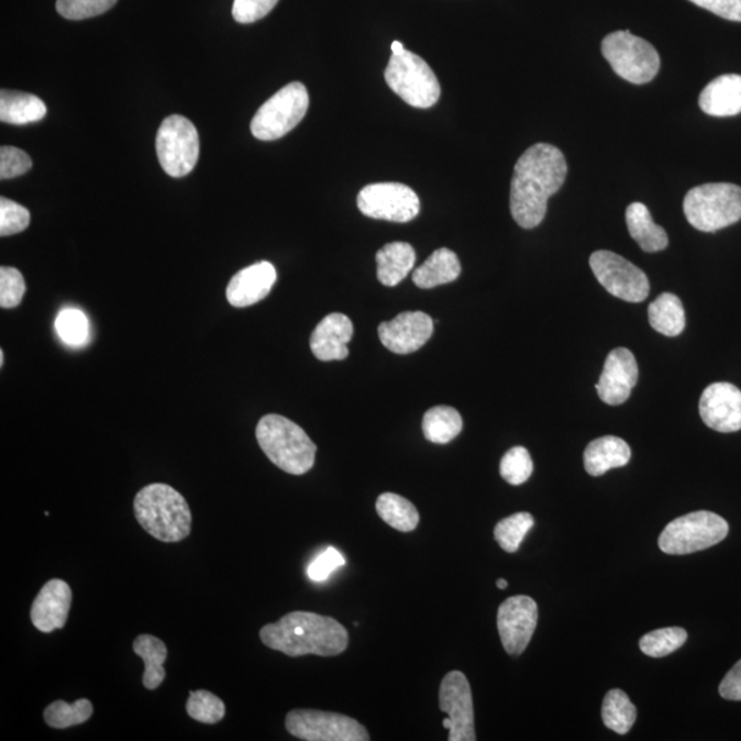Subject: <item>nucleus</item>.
Listing matches in <instances>:
<instances>
[{"mask_svg": "<svg viewBox=\"0 0 741 741\" xmlns=\"http://www.w3.org/2000/svg\"><path fill=\"white\" fill-rule=\"evenodd\" d=\"M157 156L163 169L173 178H184L196 167L199 136L196 126L184 115H169L157 132Z\"/></svg>", "mask_w": 741, "mask_h": 741, "instance_id": "obj_10", "label": "nucleus"}, {"mask_svg": "<svg viewBox=\"0 0 741 741\" xmlns=\"http://www.w3.org/2000/svg\"><path fill=\"white\" fill-rule=\"evenodd\" d=\"M287 732L306 741H368L367 729L353 718L320 710H292L286 717Z\"/></svg>", "mask_w": 741, "mask_h": 741, "instance_id": "obj_11", "label": "nucleus"}, {"mask_svg": "<svg viewBox=\"0 0 741 741\" xmlns=\"http://www.w3.org/2000/svg\"><path fill=\"white\" fill-rule=\"evenodd\" d=\"M187 715L198 722L218 723L225 716L224 701L209 690H193L186 705Z\"/></svg>", "mask_w": 741, "mask_h": 741, "instance_id": "obj_36", "label": "nucleus"}, {"mask_svg": "<svg viewBox=\"0 0 741 741\" xmlns=\"http://www.w3.org/2000/svg\"><path fill=\"white\" fill-rule=\"evenodd\" d=\"M632 457L628 442L618 436L606 435L591 441L584 453V466L591 477H600L608 469L627 466Z\"/></svg>", "mask_w": 741, "mask_h": 741, "instance_id": "obj_23", "label": "nucleus"}, {"mask_svg": "<svg viewBox=\"0 0 741 741\" xmlns=\"http://www.w3.org/2000/svg\"><path fill=\"white\" fill-rule=\"evenodd\" d=\"M352 336V320L344 313H330L313 330L311 351L320 362L345 361Z\"/></svg>", "mask_w": 741, "mask_h": 741, "instance_id": "obj_21", "label": "nucleus"}, {"mask_svg": "<svg viewBox=\"0 0 741 741\" xmlns=\"http://www.w3.org/2000/svg\"><path fill=\"white\" fill-rule=\"evenodd\" d=\"M407 49L403 47V44L400 42H392L391 44V55H402L406 54Z\"/></svg>", "mask_w": 741, "mask_h": 741, "instance_id": "obj_47", "label": "nucleus"}, {"mask_svg": "<svg viewBox=\"0 0 741 741\" xmlns=\"http://www.w3.org/2000/svg\"><path fill=\"white\" fill-rule=\"evenodd\" d=\"M508 583L506 579H499L497 580V588L499 589H507Z\"/></svg>", "mask_w": 741, "mask_h": 741, "instance_id": "obj_48", "label": "nucleus"}, {"mask_svg": "<svg viewBox=\"0 0 741 741\" xmlns=\"http://www.w3.org/2000/svg\"><path fill=\"white\" fill-rule=\"evenodd\" d=\"M688 639L687 630L683 628H663L643 635L640 640V650L651 657H663L682 649Z\"/></svg>", "mask_w": 741, "mask_h": 741, "instance_id": "obj_35", "label": "nucleus"}, {"mask_svg": "<svg viewBox=\"0 0 741 741\" xmlns=\"http://www.w3.org/2000/svg\"><path fill=\"white\" fill-rule=\"evenodd\" d=\"M118 0H57V11L66 20H87L107 13Z\"/></svg>", "mask_w": 741, "mask_h": 741, "instance_id": "obj_39", "label": "nucleus"}, {"mask_svg": "<svg viewBox=\"0 0 741 741\" xmlns=\"http://www.w3.org/2000/svg\"><path fill=\"white\" fill-rule=\"evenodd\" d=\"M699 107L715 118L741 113V76L723 75L707 85L700 93Z\"/></svg>", "mask_w": 741, "mask_h": 741, "instance_id": "obj_22", "label": "nucleus"}, {"mask_svg": "<svg viewBox=\"0 0 741 741\" xmlns=\"http://www.w3.org/2000/svg\"><path fill=\"white\" fill-rule=\"evenodd\" d=\"M601 54L619 77L633 85L654 80L661 69L656 48L629 31L612 32L602 38Z\"/></svg>", "mask_w": 741, "mask_h": 741, "instance_id": "obj_6", "label": "nucleus"}, {"mask_svg": "<svg viewBox=\"0 0 741 741\" xmlns=\"http://www.w3.org/2000/svg\"><path fill=\"white\" fill-rule=\"evenodd\" d=\"M638 380L639 366L633 353L627 347H617L606 358L596 390L602 402L621 406L629 400Z\"/></svg>", "mask_w": 741, "mask_h": 741, "instance_id": "obj_18", "label": "nucleus"}, {"mask_svg": "<svg viewBox=\"0 0 741 741\" xmlns=\"http://www.w3.org/2000/svg\"><path fill=\"white\" fill-rule=\"evenodd\" d=\"M134 652L145 662L143 685L148 690L157 689L165 679L164 663L168 657L167 645L152 634H141L134 641Z\"/></svg>", "mask_w": 741, "mask_h": 741, "instance_id": "obj_28", "label": "nucleus"}, {"mask_svg": "<svg viewBox=\"0 0 741 741\" xmlns=\"http://www.w3.org/2000/svg\"><path fill=\"white\" fill-rule=\"evenodd\" d=\"M278 2L279 0H234L232 16L240 24H253L268 15Z\"/></svg>", "mask_w": 741, "mask_h": 741, "instance_id": "obj_43", "label": "nucleus"}, {"mask_svg": "<svg viewBox=\"0 0 741 741\" xmlns=\"http://www.w3.org/2000/svg\"><path fill=\"white\" fill-rule=\"evenodd\" d=\"M25 291V279L19 269L0 268V307L4 309L19 307Z\"/></svg>", "mask_w": 741, "mask_h": 741, "instance_id": "obj_41", "label": "nucleus"}, {"mask_svg": "<svg viewBox=\"0 0 741 741\" xmlns=\"http://www.w3.org/2000/svg\"><path fill=\"white\" fill-rule=\"evenodd\" d=\"M422 428L425 440L445 445L462 433L463 419L455 408L439 406L424 413Z\"/></svg>", "mask_w": 741, "mask_h": 741, "instance_id": "obj_30", "label": "nucleus"}, {"mask_svg": "<svg viewBox=\"0 0 741 741\" xmlns=\"http://www.w3.org/2000/svg\"><path fill=\"white\" fill-rule=\"evenodd\" d=\"M309 93L302 82H290L270 97L257 110L251 124L252 134L259 141L280 140L306 118Z\"/></svg>", "mask_w": 741, "mask_h": 741, "instance_id": "obj_9", "label": "nucleus"}, {"mask_svg": "<svg viewBox=\"0 0 741 741\" xmlns=\"http://www.w3.org/2000/svg\"><path fill=\"white\" fill-rule=\"evenodd\" d=\"M534 464L527 447H511L501 458V477L510 485H522L532 477Z\"/></svg>", "mask_w": 741, "mask_h": 741, "instance_id": "obj_38", "label": "nucleus"}, {"mask_svg": "<svg viewBox=\"0 0 741 741\" xmlns=\"http://www.w3.org/2000/svg\"><path fill=\"white\" fill-rule=\"evenodd\" d=\"M414 262H417V254L409 243H387L376 253V265H378L376 274H378L380 284L387 287L401 284L413 269Z\"/></svg>", "mask_w": 741, "mask_h": 741, "instance_id": "obj_24", "label": "nucleus"}, {"mask_svg": "<svg viewBox=\"0 0 741 741\" xmlns=\"http://www.w3.org/2000/svg\"><path fill=\"white\" fill-rule=\"evenodd\" d=\"M47 107L32 93L2 90L0 92V120L5 124L26 125L46 118Z\"/></svg>", "mask_w": 741, "mask_h": 741, "instance_id": "obj_27", "label": "nucleus"}, {"mask_svg": "<svg viewBox=\"0 0 741 741\" xmlns=\"http://www.w3.org/2000/svg\"><path fill=\"white\" fill-rule=\"evenodd\" d=\"M567 176L564 154L549 143L529 147L518 159L511 181L510 209L522 229L543 223L549 199L561 190Z\"/></svg>", "mask_w": 741, "mask_h": 741, "instance_id": "obj_1", "label": "nucleus"}, {"mask_svg": "<svg viewBox=\"0 0 741 741\" xmlns=\"http://www.w3.org/2000/svg\"><path fill=\"white\" fill-rule=\"evenodd\" d=\"M278 274L273 264L259 262L232 276L226 286V300L235 308L252 307L273 290Z\"/></svg>", "mask_w": 741, "mask_h": 741, "instance_id": "obj_20", "label": "nucleus"}, {"mask_svg": "<svg viewBox=\"0 0 741 741\" xmlns=\"http://www.w3.org/2000/svg\"><path fill=\"white\" fill-rule=\"evenodd\" d=\"M136 521L154 539L179 543L191 533L192 516L185 497L167 484H152L137 491Z\"/></svg>", "mask_w": 741, "mask_h": 741, "instance_id": "obj_3", "label": "nucleus"}, {"mask_svg": "<svg viewBox=\"0 0 741 741\" xmlns=\"http://www.w3.org/2000/svg\"><path fill=\"white\" fill-rule=\"evenodd\" d=\"M60 340L70 346L85 345L90 336V324L79 309H64L55 322Z\"/></svg>", "mask_w": 741, "mask_h": 741, "instance_id": "obj_37", "label": "nucleus"}, {"mask_svg": "<svg viewBox=\"0 0 741 741\" xmlns=\"http://www.w3.org/2000/svg\"><path fill=\"white\" fill-rule=\"evenodd\" d=\"M31 223V213L20 203L8 198H0V235L20 234Z\"/></svg>", "mask_w": 741, "mask_h": 741, "instance_id": "obj_40", "label": "nucleus"}, {"mask_svg": "<svg viewBox=\"0 0 741 741\" xmlns=\"http://www.w3.org/2000/svg\"><path fill=\"white\" fill-rule=\"evenodd\" d=\"M385 80L409 107L429 109L439 102L441 86L430 66L419 55H391Z\"/></svg>", "mask_w": 741, "mask_h": 741, "instance_id": "obj_8", "label": "nucleus"}, {"mask_svg": "<svg viewBox=\"0 0 741 741\" xmlns=\"http://www.w3.org/2000/svg\"><path fill=\"white\" fill-rule=\"evenodd\" d=\"M32 159L21 148L3 146L0 148V178L9 180L30 173Z\"/></svg>", "mask_w": 741, "mask_h": 741, "instance_id": "obj_42", "label": "nucleus"}, {"mask_svg": "<svg viewBox=\"0 0 741 741\" xmlns=\"http://www.w3.org/2000/svg\"><path fill=\"white\" fill-rule=\"evenodd\" d=\"M256 436L265 455L285 473L302 475L313 467L318 447L290 419L276 413L265 414L259 419Z\"/></svg>", "mask_w": 741, "mask_h": 741, "instance_id": "obj_4", "label": "nucleus"}, {"mask_svg": "<svg viewBox=\"0 0 741 741\" xmlns=\"http://www.w3.org/2000/svg\"><path fill=\"white\" fill-rule=\"evenodd\" d=\"M440 709L450 718V741H475L472 687L462 672L453 671L442 679Z\"/></svg>", "mask_w": 741, "mask_h": 741, "instance_id": "obj_15", "label": "nucleus"}, {"mask_svg": "<svg viewBox=\"0 0 741 741\" xmlns=\"http://www.w3.org/2000/svg\"><path fill=\"white\" fill-rule=\"evenodd\" d=\"M462 273V265L456 253L442 247L425 259L423 265L413 270V284L420 289H433V287L451 284Z\"/></svg>", "mask_w": 741, "mask_h": 741, "instance_id": "obj_26", "label": "nucleus"}, {"mask_svg": "<svg viewBox=\"0 0 741 741\" xmlns=\"http://www.w3.org/2000/svg\"><path fill=\"white\" fill-rule=\"evenodd\" d=\"M92 712L93 707L88 699H79L74 704L55 700L44 710V721L54 729H66L90 720Z\"/></svg>", "mask_w": 741, "mask_h": 741, "instance_id": "obj_33", "label": "nucleus"}, {"mask_svg": "<svg viewBox=\"0 0 741 741\" xmlns=\"http://www.w3.org/2000/svg\"><path fill=\"white\" fill-rule=\"evenodd\" d=\"M3 364H4V353L3 351H0V366L3 367Z\"/></svg>", "mask_w": 741, "mask_h": 741, "instance_id": "obj_49", "label": "nucleus"}, {"mask_svg": "<svg viewBox=\"0 0 741 741\" xmlns=\"http://www.w3.org/2000/svg\"><path fill=\"white\" fill-rule=\"evenodd\" d=\"M434 333L433 319L424 312H402L390 322L380 323L381 344L397 355H409L428 344Z\"/></svg>", "mask_w": 741, "mask_h": 741, "instance_id": "obj_17", "label": "nucleus"}, {"mask_svg": "<svg viewBox=\"0 0 741 741\" xmlns=\"http://www.w3.org/2000/svg\"><path fill=\"white\" fill-rule=\"evenodd\" d=\"M357 207L367 218L409 223L420 212L418 193L401 184H375L363 188Z\"/></svg>", "mask_w": 741, "mask_h": 741, "instance_id": "obj_13", "label": "nucleus"}, {"mask_svg": "<svg viewBox=\"0 0 741 741\" xmlns=\"http://www.w3.org/2000/svg\"><path fill=\"white\" fill-rule=\"evenodd\" d=\"M345 557L339 551L328 549L309 564L308 577L314 580V583H323V580L330 577L331 573L345 566Z\"/></svg>", "mask_w": 741, "mask_h": 741, "instance_id": "obj_44", "label": "nucleus"}, {"mask_svg": "<svg viewBox=\"0 0 741 741\" xmlns=\"http://www.w3.org/2000/svg\"><path fill=\"white\" fill-rule=\"evenodd\" d=\"M539 607L532 597L512 596L502 601L497 612V629L507 654L522 655L538 628Z\"/></svg>", "mask_w": 741, "mask_h": 741, "instance_id": "obj_14", "label": "nucleus"}, {"mask_svg": "<svg viewBox=\"0 0 741 741\" xmlns=\"http://www.w3.org/2000/svg\"><path fill=\"white\" fill-rule=\"evenodd\" d=\"M701 9L729 21L741 22V0H689Z\"/></svg>", "mask_w": 741, "mask_h": 741, "instance_id": "obj_45", "label": "nucleus"}, {"mask_svg": "<svg viewBox=\"0 0 741 741\" xmlns=\"http://www.w3.org/2000/svg\"><path fill=\"white\" fill-rule=\"evenodd\" d=\"M720 695L723 699L740 701L741 700V661L732 667L726 678L720 685Z\"/></svg>", "mask_w": 741, "mask_h": 741, "instance_id": "obj_46", "label": "nucleus"}, {"mask_svg": "<svg viewBox=\"0 0 741 741\" xmlns=\"http://www.w3.org/2000/svg\"><path fill=\"white\" fill-rule=\"evenodd\" d=\"M651 328L666 336H678L685 329V309L672 292H663L649 308Z\"/></svg>", "mask_w": 741, "mask_h": 741, "instance_id": "obj_29", "label": "nucleus"}, {"mask_svg": "<svg viewBox=\"0 0 741 741\" xmlns=\"http://www.w3.org/2000/svg\"><path fill=\"white\" fill-rule=\"evenodd\" d=\"M376 512H378L381 521L398 530V532H412L419 523L417 507L400 495H380L376 500Z\"/></svg>", "mask_w": 741, "mask_h": 741, "instance_id": "obj_31", "label": "nucleus"}, {"mask_svg": "<svg viewBox=\"0 0 741 741\" xmlns=\"http://www.w3.org/2000/svg\"><path fill=\"white\" fill-rule=\"evenodd\" d=\"M534 527V518L529 512H518L502 519L495 528V539L501 550L513 554L521 546L529 530Z\"/></svg>", "mask_w": 741, "mask_h": 741, "instance_id": "obj_34", "label": "nucleus"}, {"mask_svg": "<svg viewBox=\"0 0 741 741\" xmlns=\"http://www.w3.org/2000/svg\"><path fill=\"white\" fill-rule=\"evenodd\" d=\"M591 273L611 296L627 302H643L650 295L646 275L617 253L597 251L589 258Z\"/></svg>", "mask_w": 741, "mask_h": 741, "instance_id": "obj_12", "label": "nucleus"}, {"mask_svg": "<svg viewBox=\"0 0 741 741\" xmlns=\"http://www.w3.org/2000/svg\"><path fill=\"white\" fill-rule=\"evenodd\" d=\"M259 639L268 649L291 657L335 656L350 644V634L339 621L307 611L290 612L276 623L265 624Z\"/></svg>", "mask_w": 741, "mask_h": 741, "instance_id": "obj_2", "label": "nucleus"}, {"mask_svg": "<svg viewBox=\"0 0 741 741\" xmlns=\"http://www.w3.org/2000/svg\"><path fill=\"white\" fill-rule=\"evenodd\" d=\"M71 589L63 579L54 578L44 584L33 601L31 621L43 633L63 629L68 621L71 607Z\"/></svg>", "mask_w": 741, "mask_h": 741, "instance_id": "obj_19", "label": "nucleus"}, {"mask_svg": "<svg viewBox=\"0 0 741 741\" xmlns=\"http://www.w3.org/2000/svg\"><path fill=\"white\" fill-rule=\"evenodd\" d=\"M627 224L630 236L646 253L665 251L668 245L667 232L654 223L650 209L644 203L633 202L627 209Z\"/></svg>", "mask_w": 741, "mask_h": 741, "instance_id": "obj_25", "label": "nucleus"}, {"mask_svg": "<svg viewBox=\"0 0 741 741\" xmlns=\"http://www.w3.org/2000/svg\"><path fill=\"white\" fill-rule=\"evenodd\" d=\"M601 718L611 731L627 734L634 726L638 710L623 690L611 689L602 700Z\"/></svg>", "mask_w": 741, "mask_h": 741, "instance_id": "obj_32", "label": "nucleus"}, {"mask_svg": "<svg viewBox=\"0 0 741 741\" xmlns=\"http://www.w3.org/2000/svg\"><path fill=\"white\" fill-rule=\"evenodd\" d=\"M701 420L718 433H737L741 430V390L728 381H717L706 387L699 402Z\"/></svg>", "mask_w": 741, "mask_h": 741, "instance_id": "obj_16", "label": "nucleus"}, {"mask_svg": "<svg viewBox=\"0 0 741 741\" xmlns=\"http://www.w3.org/2000/svg\"><path fill=\"white\" fill-rule=\"evenodd\" d=\"M728 533V522L717 513L690 512L667 524L660 538V549L668 555L695 554L721 543Z\"/></svg>", "mask_w": 741, "mask_h": 741, "instance_id": "obj_7", "label": "nucleus"}, {"mask_svg": "<svg viewBox=\"0 0 741 741\" xmlns=\"http://www.w3.org/2000/svg\"><path fill=\"white\" fill-rule=\"evenodd\" d=\"M688 223L701 232H716L741 220V187L707 184L693 188L684 198Z\"/></svg>", "mask_w": 741, "mask_h": 741, "instance_id": "obj_5", "label": "nucleus"}]
</instances>
